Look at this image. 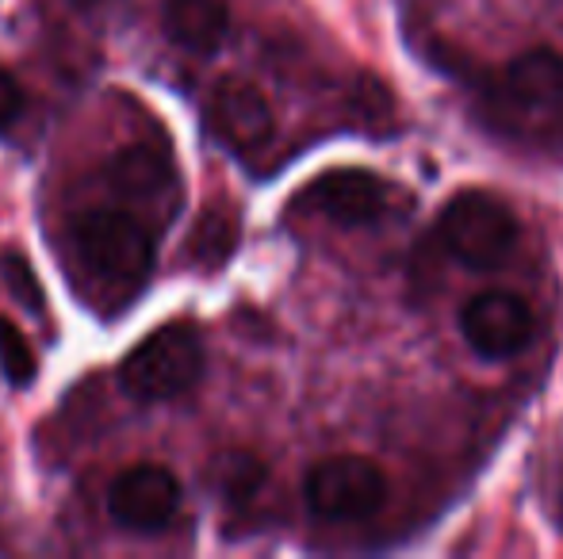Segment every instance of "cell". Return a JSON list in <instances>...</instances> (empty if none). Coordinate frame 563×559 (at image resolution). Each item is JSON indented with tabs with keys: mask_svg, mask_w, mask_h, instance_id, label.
I'll return each instance as SVG.
<instances>
[{
	"mask_svg": "<svg viewBox=\"0 0 563 559\" xmlns=\"http://www.w3.org/2000/svg\"><path fill=\"white\" fill-rule=\"evenodd\" d=\"M203 376V337L196 322H165L119 365V383L139 403H165L192 391Z\"/></svg>",
	"mask_w": 563,
	"mask_h": 559,
	"instance_id": "obj_1",
	"label": "cell"
},
{
	"mask_svg": "<svg viewBox=\"0 0 563 559\" xmlns=\"http://www.w3.org/2000/svg\"><path fill=\"white\" fill-rule=\"evenodd\" d=\"M74 246L85 269L108 288L139 291L154 269V238L134 211L92 208L74 219Z\"/></svg>",
	"mask_w": 563,
	"mask_h": 559,
	"instance_id": "obj_2",
	"label": "cell"
},
{
	"mask_svg": "<svg viewBox=\"0 0 563 559\" xmlns=\"http://www.w3.org/2000/svg\"><path fill=\"white\" fill-rule=\"evenodd\" d=\"M438 238L449 257L475 272L503 269L518 246V219L487 192H460L438 219Z\"/></svg>",
	"mask_w": 563,
	"mask_h": 559,
	"instance_id": "obj_3",
	"label": "cell"
},
{
	"mask_svg": "<svg viewBox=\"0 0 563 559\" xmlns=\"http://www.w3.org/2000/svg\"><path fill=\"white\" fill-rule=\"evenodd\" d=\"M495 108L503 112L506 127H518L521 135H541L563 123V58L552 51L518 54L503 69V81L495 85Z\"/></svg>",
	"mask_w": 563,
	"mask_h": 559,
	"instance_id": "obj_4",
	"label": "cell"
},
{
	"mask_svg": "<svg viewBox=\"0 0 563 559\" xmlns=\"http://www.w3.org/2000/svg\"><path fill=\"white\" fill-rule=\"evenodd\" d=\"M303 499L327 522H364L387 502V476L368 456H327L307 471Z\"/></svg>",
	"mask_w": 563,
	"mask_h": 559,
	"instance_id": "obj_5",
	"label": "cell"
},
{
	"mask_svg": "<svg viewBox=\"0 0 563 559\" xmlns=\"http://www.w3.org/2000/svg\"><path fill=\"white\" fill-rule=\"evenodd\" d=\"M399 200V188L391 180L376 177L368 169H330L303 188L299 203L314 215L330 219L338 226H368L384 219Z\"/></svg>",
	"mask_w": 563,
	"mask_h": 559,
	"instance_id": "obj_6",
	"label": "cell"
},
{
	"mask_svg": "<svg viewBox=\"0 0 563 559\" xmlns=\"http://www.w3.org/2000/svg\"><path fill=\"white\" fill-rule=\"evenodd\" d=\"M203 120H208V131L219 146H227L230 154H242V157L261 154L276 135L268 97L253 81H245V77H223L211 89Z\"/></svg>",
	"mask_w": 563,
	"mask_h": 559,
	"instance_id": "obj_7",
	"label": "cell"
},
{
	"mask_svg": "<svg viewBox=\"0 0 563 559\" xmlns=\"http://www.w3.org/2000/svg\"><path fill=\"white\" fill-rule=\"evenodd\" d=\"M533 306L514 291H479L460 311V334L487 360L518 357L533 337Z\"/></svg>",
	"mask_w": 563,
	"mask_h": 559,
	"instance_id": "obj_8",
	"label": "cell"
},
{
	"mask_svg": "<svg viewBox=\"0 0 563 559\" xmlns=\"http://www.w3.org/2000/svg\"><path fill=\"white\" fill-rule=\"evenodd\" d=\"M180 483L162 463H131L108 487V510L123 529L154 533L177 514Z\"/></svg>",
	"mask_w": 563,
	"mask_h": 559,
	"instance_id": "obj_9",
	"label": "cell"
},
{
	"mask_svg": "<svg viewBox=\"0 0 563 559\" xmlns=\"http://www.w3.org/2000/svg\"><path fill=\"white\" fill-rule=\"evenodd\" d=\"M108 180L119 195L142 203V200H165L177 185L173 172V157L154 142H134V146L119 149L108 165Z\"/></svg>",
	"mask_w": 563,
	"mask_h": 559,
	"instance_id": "obj_10",
	"label": "cell"
},
{
	"mask_svg": "<svg viewBox=\"0 0 563 559\" xmlns=\"http://www.w3.org/2000/svg\"><path fill=\"white\" fill-rule=\"evenodd\" d=\"M162 27L188 54H216L230 31V15L223 0H165Z\"/></svg>",
	"mask_w": 563,
	"mask_h": 559,
	"instance_id": "obj_11",
	"label": "cell"
},
{
	"mask_svg": "<svg viewBox=\"0 0 563 559\" xmlns=\"http://www.w3.org/2000/svg\"><path fill=\"white\" fill-rule=\"evenodd\" d=\"M238 246V219L230 211H208V215L196 223V234L188 242L196 265L203 269H219Z\"/></svg>",
	"mask_w": 563,
	"mask_h": 559,
	"instance_id": "obj_12",
	"label": "cell"
},
{
	"mask_svg": "<svg viewBox=\"0 0 563 559\" xmlns=\"http://www.w3.org/2000/svg\"><path fill=\"white\" fill-rule=\"evenodd\" d=\"M0 368H4L12 388H31L38 376L35 349H31V342L23 337V329L8 318H0Z\"/></svg>",
	"mask_w": 563,
	"mask_h": 559,
	"instance_id": "obj_13",
	"label": "cell"
},
{
	"mask_svg": "<svg viewBox=\"0 0 563 559\" xmlns=\"http://www.w3.org/2000/svg\"><path fill=\"white\" fill-rule=\"evenodd\" d=\"M0 283H4L8 295H12L23 311L43 314V306H46L43 283H38L35 269H31V261L20 249H4V254H0Z\"/></svg>",
	"mask_w": 563,
	"mask_h": 559,
	"instance_id": "obj_14",
	"label": "cell"
},
{
	"mask_svg": "<svg viewBox=\"0 0 563 559\" xmlns=\"http://www.w3.org/2000/svg\"><path fill=\"white\" fill-rule=\"evenodd\" d=\"M216 468L227 502H250L261 491V483H265V463L250 452H227Z\"/></svg>",
	"mask_w": 563,
	"mask_h": 559,
	"instance_id": "obj_15",
	"label": "cell"
},
{
	"mask_svg": "<svg viewBox=\"0 0 563 559\" xmlns=\"http://www.w3.org/2000/svg\"><path fill=\"white\" fill-rule=\"evenodd\" d=\"M23 112V89L15 85V77L8 69H0V131L12 127Z\"/></svg>",
	"mask_w": 563,
	"mask_h": 559,
	"instance_id": "obj_16",
	"label": "cell"
}]
</instances>
